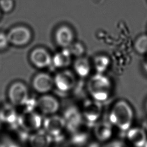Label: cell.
<instances>
[{
  "label": "cell",
  "mask_w": 147,
  "mask_h": 147,
  "mask_svg": "<svg viewBox=\"0 0 147 147\" xmlns=\"http://www.w3.org/2000/svg\"><path fill=\"white\" fill-rule=\"evenodd\" d=\"M82 126V123L77 127L72 130V141L75 144H82L87 139V131Z\"/></svg>",
  "instance_id": "ffe728a7"
},
{
  "label": "cell",
  "mask_w": 147,
  "mask_h": 147,
  "mask_svg": "<svg viewBox=\"0 0 147 147\" xmlns=\"http://www.w3.org/2000/svg\"><path fill=\"white\" fill-rule=\"evenodd\" d=\"M71 55L68 49L56 53L52 58V62L57 68H65L71 63Z\"/></svg>",
  "instance_id": "ac0fdd59"
},
{
  "label": "cell",
  "mask_w": 147,
  "mask_h": 147,
  "mask_svg": "<svg viewBox=\"0 0 147 147\" xmlns=\"http://www.w3.org/2000/svg\"><path fill=\"white\" fill-rule=\"evenodd\" d=\"M51 136L45 130L38 131L32 134L30 138V143L33 146H46L52 141Z\"/></svg>",
  "instance_id": "e0dca14e"
},
{
  "label": "cell",
  "mask_w": 147,
  "mask_h": 147,
  "mask_svg": "<svg viewBox=\"0 0 147 147\" xmlns=\"http://www.w3.org/2000/svg\"><path fill=\"white\" fill-rule=\"evenodd\" d=\"M42 123L44 130L51 137L59 136L66 127L64 118L56 115H51Z\"/></svg>",
  "instance_id": "8992f818"
},
{
  "label": "cell",
  "mask_w": 147,
  "mask_h": 147,
  "mask_svg": "<svg viewBox=\"0 0 147 147\" xmlns=\"http://www.w3.org/2000/svg\"><path fill=\"white\" fill-rule=\"evenodd\" d=\"M55 40L59 46L67 48L72 44L73 32L68 26H61L57 29L55 33Z\"/></svg>",
  "instance_id": "7c38bea8"
},
{
  "label": "cell",
  "mask_w": 147,
  "mask_h": 147,
  "mask_svg": "<svg viewBox=\"0 0 147 147\" xmlns=\"http://www.w3.org/2000/svg\"><path fill=\"white\" fill-rule=\"evenodd\" d=\"M146 108H147V103H146Z\"/></svg>",
  "instance_id": "484cf974"
},
{
  "label": "cell",
  "mask_w": 147,
  "mask_h": 147,
  "mask_svg": "<svg viewBox=\"0 0 147 147\" xmlns=\"http://www.w3.org/2000/svg\"><path fill=\"white\" fill-rule=\"evenodd\" d=\"M134 48L139 53H147V36L142 35L139 37L135 42Z\"/></svg>",
  "instance_id": "7402d4cb"
},
{
  "label": "cell",
  "mask_w": 147,
  "mask_h": 147,
  "mask_svg": "<svg viewBox=\"0 0 147 147\" xmlns=\"http://www.w3.org/2000/svg\"><path fill=\"white\" fill-rule=\"evenodd\" d=\"M75 73L81 77L87 76L91 70V65L88 60L85 57H79L74 63Z\"/></svg>",
  "instance_id": "d6986e66"
},
{
  "label": "cell",
  "mask_w": 147,
  "mask_h": 147,
  "mask_svg": "<svg viewBox=\"0 0 147 147\" xmlns=\"http://www.w3.org/2000/svg\"><path fill=\"white\" fill-rule=\"evenodd\" d=\"M18 115L14 106L6 104L0 109V121L7 124H13L17 122Z\"/></svg>",
  "instance_id": "2e32d148"
},
{
  "label": "cell",
  "mask_w": 147,
  "mask_h": 147,
  "mask_svg": "<svg viewBox=\"0 0 147 147\" xmlns=\"http://www.w3.org/2000/svg\"><path fill=\"white\" fill-rule=\"evenodd\" d=\"M0 123H1V121H0Z\"/></svg>",
  "instance_id": "4316f807"
},
{
  "label": "cell",
  "mask_w": 147,
  "mask_h": 147,
  "mask_svg": "<svg viewBox=\"0 0 147 147\" xmlns=\"http://www.w3.org/2000/svg\"><path fill=\"white\" fill-rule=\"evenodd\" d=\"M9 42L7 38V34L4 33L0 32V49H3L6 48Z\"/></svg>",
  "instance_id": "d4e9b609"
},
{
  "label": "cell",
  "mask_w": 147,
  "mask_h": 147,
  "mask_svg": "<svg viewBox=\"0 0 147 147\" xmlns=\"http://www.w3.org/2000/svg\"><path fill=\"white\" fill-rule=\"evenodd\" d=\"M53 79L54 84L56 88L62 92L69 91L75 86L76 83L74 74L69 70L60 71L56 74Z\"/></svg>",
  "instance_id": "ba28073f"
},
{
  "label": "cell",
  "mask_w": 147,
  "mask_h": 147,
  "mask_svg": "<svg viewBox=\"0 0 147 147\" xmlns=\"http://www.w3.org/2000/svg\"><path fill=\"white\" fill-rule=\"evenodd\" d=\"M128 130L127 137L131 143L137 146H142L145 145L146 136L142 129L133 127Z\"/></svg>",
  "instance_id": "9a60e30c"
},
{
  "label": "cell",
  "mask_w": 147,
  "mask_h": 147,
  "mask_svg": "<svg viewBox=\"0 0 147 147\" xmlns=\"http://www.w3.org/2000/svg\"><path fill=\"white\" fill-rule=\"evenodd\" d=\"M67 49H68L71 55L78 57L82 56V55H83L84 52V47H83V45L78 42L72 44L68 47Z\"/></svg>",
  "instance_id": "603a6c76"
},
{
  "label": "cell",
  "mask_w": 147,
  "mask_h": 147,
  "mask_svg": "<svg viewBox=\"0 0 147 147\" xmlns=\"http://www.w3.org/2000/svg\"><path fill=\"white\" fill-rule=\"evenodd\" d=\"M8 96L14 106H22L29 99L28 90L23 83L15 82L9 89Z\"/></svg>",
  "instance_id": "277c9868"
},
{
  "label": "cell",
  "mask_w": 147,
  "mask_h": 147,
  "mask_svg": "<svg viewBox=\"0 0 147 147\" xmlns=\"http://www.w3.org/2000/svg\"><path fill=\"white\" fill-rule=\"evenodd\" d=\"M58 100L53 96L44 95L36 100V107L43 114L53 115L59 109Z\"/></svg>",
  "instance_id": "9c48e42d"
},
{
  "label": "cell",
  "mask_w": 147,
  "mask_h": 147,
  "mask_svg": "<svg viewBox=\"0 0 147 147\" xmlns=\"http://www.w3.org/2000/svg\"><path fill=\"white\" fill-rule=\"evenodd\" d=\"M113 133L112 124L108 122H100L98 123L94 127V134L96 138L101 141L109 139Z\"/></svg>",
  "instance_id": "5bb4252c"
},
{
  "label": "cell",
  "mask_w": 147,
  "mask_h": 147,
  "mask_svg": "<svg viewBox=\"0 0 147 147\" xmlns=\"http://www.w3.org/2000/svg\"><path fill=\"white\" fill-rule=\"evenodd\" d=\"M109 62V59L107 56L103 55L98 56L94 60V67L98 73L102 74L108 68Z\"/></svg>",
  "instance_id": "44dd1931"
},
{
  "label": "cell",
  "mask_w": 147,
  "mask_h": 147,
  "mask_svg": "<svg viewBox=\"0 0 147 147\" xmlns=\"http://www.w3.org/2000/svg\"><path fill=\"white\" fill-rule=\"evenodd\" d=\"M32 85L37 92L47 93L52 90L54 85V79L48 74L40 73L34 78Z\"/></svg>",
  "instance_id": "30bf717a"
},
{
  "label": "cell",
  "mask_w": 147,
  "mask_h": 147,
  "mask_svg": "<svg viewBox=\"0 0 147 147\" xmlns=\"http://www.w3.org/2000/svg\"><path fill=\"white\" fill-rule=\"evenodd\" d=\"M30 60L36 67L45 68L52 63V57L50 54L45 49L36 48L32 51L30 55Z\"/></svg>",
  "instance_id": "8fae6325"
},
{
  "label": "cell",
  "mask_w": 147,
  "mask_h": 147,
  "mask_svg": "<svg viewBox=\"0 0 147 147\" xmlns=\"http://www.w3.org/2000/svg\"><path fill=\"white\" fill-rule=\"evenodd\" d=\"M17 123L21 127L26 131L38 130L42 123L41 117L37 113L32 111H23L18 115Z\"/></svg>",
  "instance_id": "3957f363"
},
{
  "label": "cell",
  "mask_w": 147,
  "mask_h": 147,
  "mask_svg": "<svg viewBox=\"0 0 147 147\" xmlns=\"http://www.w3.org/2000/svg\"><path fill=\"white\" fill-rule=\"evenodd\" d=\"M7 36L9 43L16 46H21L30 41L32 34L28 28L18 26L10 29Z\"/></svg>",
  "instance_id": "5b68a950"
},
{
  "label": "cell",
  "mask_w": 147,
  "mask_h": 147,
  "mask_svg": "<svg viewBox=\"0 0 147 147\" xmlns=\"http://www.w3.org/2000/svg\"><path fill=\"white\" fill-rule=\"evenodd\" d=\"M133 117V110L130 105L124 100H119L113 106L109 115V121L118 129L127 130L131 126Z\"/></svg>",
  "instance_id": "6da1fadb"
},
{
  "label": "cell",
  "mask_w": 147,
  "mask_h": 147,
  "mask_svg": "<svg viewBox=\"0 0 147 147\" xmlns=\"http://www.w3.org/2000/svg\"><path fill=\"white\" fill-rule=\"evenodd\" d=\"M13 0H0V8L4 12H9L13 7Z\"/></svg>",
  "instance_id": "cb8c5ba5"
},
{
  "label": "cell",
  "mask_w": 147,
  "mask_h": 147,
  "mask_svg": "<svg viewBox=\"0 0 147 147\" xmlns=\"http://www.w3.org/2000/svg\"><path fill=\"white\" fill-rule=\"evenodd\" d=\"M111 83L102 74L92 76L88 82L87 89L91 97L99 102L106 100L110 95Z\"/></svg>",
  "instance_id": "7a4b0ae2"
},
{
  "label": "cell",
  "mask_w": 147,
  "mask_h": 147,
  "mask_svg": "<svg viewBox=\"0 0 147 147\" xmlns=\"http://www.w3.org/2000/svg\"><path fill=\"white\" fill-rule=\"evenodd\" d=\"M102 110V105L100 102L94 99H88L83 103L81 113L82 116L87 121L94 122L99 118Z\"/></svg>",
  "instance_id": "52a82bcc"
},
{
  "label": "cell",
  "mask_w": 147,
  "mask_h": 147,
  "mask_svg": "<svg viewBox=\"0 0 147 147\" xmlns=\"http://www.w3.org/2000/svg\"><path fill=\"white\" fill-rule=\"evenodd\" d=\"M82 114L76 108L71 107L67 109L64 115L66 127L71 131L82 123Z\"/></svg>",
  "instance_id": "4fadbf2b"
}]
</instances>
